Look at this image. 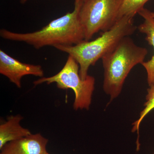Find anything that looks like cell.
I'll list each match as a JSON object with an SVG mask.
<instances>
[{
	"mask_svg": "<svg viewBox=\"0 0 154 154\" xmlns=\"http://www.w3.org/2000/svg\"><path fill=\"white\" fill-rule=\"evenodd\" d=\"M48 141L40 133L31 134L8 143L1 149L0 154H47Z\"/></svg>",
	"mask_w": 154,
	"mask_h": 154,
	"instance_id": "52a82bcc",
	"label": "cell"
},
{
	"mask_svg": "<svg viewBox=\"0 0 154 154\" xmlns=\"http://www.w3.org/2000/svg\"><path fill=\"white\" fill-rule=\"evenodd\" d=\"M152 15L153 17L154 18V12H152Z\"/></svg>",
	"mask_w": 154,
	"mask_h": 154,
	"instance_id": "5bb4252c",
	"label": "cell"
},
{
	"mask_svg": "<svg viewBox=\"0 0 154 154\" xmlns=\"http://www.w3.org/2000/svg\"><path fill=\"white\" fill-rule=\"evenodd\" d=\"M28 1V0H20V2H21L22 4H25V3H26Z\"/></svg>",
	"mask_w": 154,
	"mask_h": 154,
	"instance_id": "7c38bea8",
	"label": "cell"
},
{
	"mask_svg": "<svg viewBox=\"0 0 154 154\" xmlns=\"http://www.w3.org/2000/svg\"></svg>",
	"mask_w": 154,
	"mask_h": 154,
	"instance_id": "2e32d148",
	"label": "cell"
},
{
	"mask_svg": "<svg viewBox=\"0 0 154 154\" xmlns=\"http://www.w3.org/2000/svg\"><path fill=\"white\" fill-rule=\"evenodd\" d=\"M147 94L146 97V102L144 104V108L141 111L138 119L133 123V127L131 129L132 132H137L138 134L137 140V148L140 147L139 129L141 123L145 117L149 114L152 110L154 109V86L150 87L147 90Z\"/></svg>",
	"mask_w": 154,
	"mask_h": 154,
	"instance_id": "30bf717a",
	"label": "cell"
},
{
	"mask_svg": "<svg viewBox=\"0 0 154 154\" xmlns=\"http://www.w3.org/2000/svg\"><path fill=\"white\" fill-rule=\"evenodd\" d=\"M86 0H75V2H79L83 3Z\"/></svg>",
	"mask_w": 154,
	"mask_h": 154,
	"instance_id": "4fadbf2b",
	"label": "cell"
},
{
	"mask_svg": "<svg viewBox=\"0 0 154 154\" xmlns=\"http://www.w3.org/2000/svg\"><path fill=\"white\" fill-rule=\"evenodd\" d=\"M137 28L133 18L124 17L94 40H84L73 45H58L54 48L68 54L76 61L79 65L80 76L85 80L88 75L90 66L95 65L97 61L112 51L122 38L132 35Z\"/></svg>",
	"mask_w": 154,
	"mask_h": 154,
	"instance_id": "7a4b0ae2",
	"label": "cell"
},
{
	"mask_svg": "<svg viewBox=\"0 0 154 154\" xmlns=\"http://www.w3.org/2000/svg\"><path fill=\"white\" fill-rule=\"evenodd\" d=\"M147 49L135 44L132 38H122L112 51L102 57L104 68L103 88L110 96V102L121 94L127 77L131 70L144 61Z\"/></svg>",
	"mask_w": 154,
	"mask_h": 154,
	"instance_id": "3957f363",
	"label": "cell"
},
{
	"mask_svg": "<svg viewBox=\"0 0 154 154\" xmlns=\"http://www.w3.org/2000/svg\"><path fill=\"white\" fill-rule=\"evenodd\" d=\"M144 19L143 23L137 27L140 33L146 35L145 39L149 45L154 48V54L150 60L144 61L141 64L145 69L147 76V82L149 86H154V18L152 12L143 8L138 13Z\"/></svg>",
	"mask_w": 154,
	"mask_h": 154,
	"instance_id": "ba28073f",
	"label": "cell"
},
{
	"mask_svg": "<svg viewBox=\"0 0 154 154\" xmlns=\"http://www.w3.org/2000/svg\"><path fill=\"white\" fill-rule=\"evenodd\" d=\"M80 67L76 61L70 56L60 71L52 76L42 77L33 82L36 86L43 83L47 85L55 83L62 90L72 89L75 94L74 109L89 110L95 89V79L88 75L85 80L79 74Z\"/></svg>",
	"mask_w": 154,
	"mask_h": 154,
	"instance_id": "277c9868",
	"label": "cell"
},
{
	"mask_svg": "<svg viewBox=\"0 0 154 154\" xmlns=\"http://www.w3.org/2000/svg\"><path fill=\"white\" fill-rule=\"evenodd\" d=\"M23 117L20 115L9 116L7 121L0 125V149L8 143L31 134L30 131L22 126L20 122Z\"/></svg>",
	"mask_w": 154,
	"mask_h": 154,
	"instance_id": "9c48e42d",
	"label": "cell"
},
{
	"mask_svg": "<svg viewBox=\"0 0 154 154\" xmlns=\"http://www.w3.org/2000/svg\"><path fill=\"white\" fill-rule=\"evenodd\" d=\"M83 3L75 2L72 12L53 20L40 30L28 33H18L2 29L0 36L7 40L25 42L36 49L47 46L73 45L85 40L84 30L79 18Z\"/></svg>",
	"mask_w": 154,
	"mask_h": 154,
	"instance_id": "6da1fadb",
	"label": "cell"
},
{
	"mask_svg": "<svg viewBox=\"0 0 154 154\" xmlns=\"http://www.w3.org/2000/svg\"><path fill=\"white\" fill-rule=\"evenodd\" d=\"M124 0H86L79 13L85 40L90 41L99 31L110 30L117 22V15Z\"/></svg>",
	"mask_w": 154,
	"mask_h": 154,
	"instance_id": "5b68a950",
	"label": "cell"
},
{
	"mask_svg": "<svg viewBox=\"0 0 154 154\" xmlns=\"http://www.w3.org/2000/svg\"><path fill=\"white\" fill-rule=\"evenodd\" d=\"M149 1V0H124L119 11L117 21L124 17L134 18L136 14L144 8V6Z\"/></svg>",
	"mask_w": 154,
	"mask_h": 154,
	"instance_id": "8fae6325",
	"label": "cell"
},
{
	"mask_svg": "<svg viewBox=\"0 0 154 154\" xmlns=\"http://www.w3.org/2000/svg\"><path fill=\"white\" fill-rule=\"evenodd\" d=\"M0 73L8 78L10 82L21 88V80L28 75L43 77L44 71L40 65L23 63L0 50Z\"/></svg>",
	"mask_w": 154,
	"mask_h": 154,
	"instance_id": "8992f818",
	"label": "cell"
},
{
	"mask_svg": "<svg viewBox=\"0 0 154 154\" xmlns=\"http://www.w3.org/2000/svg\"><path fill=\"white\" fill-rule=\"evenodd\" d=\"M49 154V153H48V154Z\"/></svg>",
	"mask_w": 154,
	"mask_h": 154,
	"instance_id": "9a60e30c",
	"label": "cell"
}]
</instances>
